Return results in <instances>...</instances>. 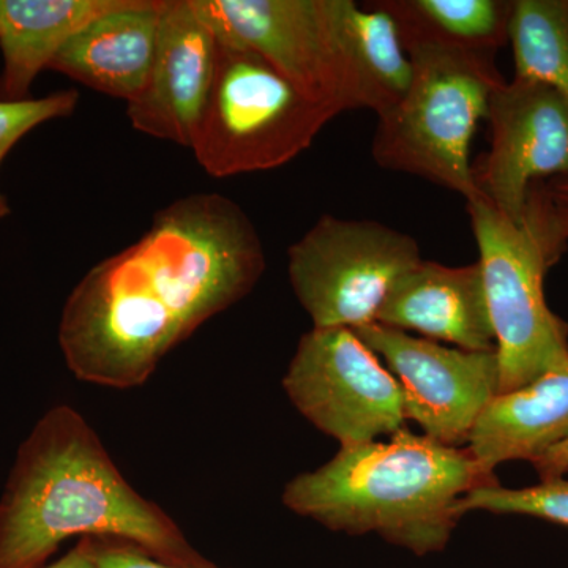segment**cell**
Returning <instances> with one entry per match:
<instances>
[{"label":"cell","instance_id":"1","mask_svg":"<svg viewBox=\"0 0 568 568\" xmlns=\"http://www.w3.org/2000/svg\"><path fill=\"white\" fill-rule=\"evenodd\" d=\"M265 265L241 205L220 193L179 197L71 291L59 323L67 366L93 386L141 387L175 346L252 293Z\"/></svg>","mask_w":568,"mask_h":568},{"label":"cell","instance_id":"2","mask_svg":"<svg viewBox=\"0 0 568 568\" xmlns=\"http://www.w3.org/2000/svg\"><path fill=\"white\" fill-rule=\"evenodd\" d=\"M73 537L118 538L170 566L219 568L125 480L85 418L61 405L18 450L0 499V568H44Z\"/></svg>","mask_w":568,"mask_h":568},{"label":"cell","instance_id":"3","mask_svg":"<svg viewBox=\"0 0 568 568\" xmlns=\"http://www.w3.org/2000/svg\"><path fill=\"white\" fill-rule=\"evenodd\" d=\"M467 448L403 428L388 443L342 447L283 491L294 514L349 536L377 534L417 556L444 551L474 489L496 485Z\"/></svg>","mask_w":568,"mask_h":568},{"label":"cell","instance_id":"4","mask_svg":"<svg viewBox=\"0 0 568 568\" xmlns=\"http://www.w3.org/2000/svg\"><path fill=\"white\" fill-rule=\"evenodd\" d=\"M413 81L402 102L377 118L373 159L384 170L417 175L462 194L480 193L470 164L478 122L503 82L495 55L447 48L407 50Z\"/></svg>","mask_w":568,"mask_h":568},{"label":"cell","instance_id":"5","mask_svg":"<svg viewBox=\"0 0 568 568\" xmlns=\"http://www.w3.org/2000/svg\"><path fill=\"white\" fill-rule=\"evenodd\" d=\"M334 118L260 52L219 37L215 78L190 149L212 178L271 171L306 151Z\"/></svg>","mask_w":568,"mask_h":568},{"label":"cell","instance_id":"6","mask_svg":"<svg viewBox=\"0 0 568 568\" xmlns=\"http://www.w3.org/2000/svg\"><path fill=\"white\" fill-rule=\"evenodd\" d=\"M499 358V394L568 364V325L551 312L545 276L555 257L529 223L511 222L484 194L466 201Z\"/></svg>","mask_w":568,"mask_h":568},{"label":"cell","instance_id":"7","mask_svg":"<svg viewBox=\"0 0 568 568\" xmlns=\"http://www.w3.org/2000/svg\"><path fill=\"white\" fill-rule=\"evenodd\" d=\"M422 260L409 234L327 213L287 248V275L315 327L354 331L375 323L396 280Z\"/></svg>","mask_w":568,"mask_h":568},{"label":"cell","instance_id":"8","mask_svg":"<svg viewBox=\"0 0 568 568\" xmlns=\"http://www.w3.org/2000/svg\"><path fill=\"white\" fill-rule=\"evenodd\" d=\"M216 36L260 52L335 115L364 110L339 0H194Z\"/></svg>","mask_w":568,"mask_h":568},{"label":"cell","instance_id":"9","mask_svg":"<svg viewBox=\"0 0 568 568\" xmlns=\"http://www.w3.org/2000/svg\"><path fill=\"white\" fill-rule=\"evenodd\" d=\"M283 388L298 413L342 447L406 428L398 381L353 328L313 327L302 335Z\"/></svg>","mask_w":568,"mask_h":568},{"label":"cell","instance_id":"10","mask_svg":"<svg viewBox=\"0 0 568 568\" xmlns=\"http://www.w3.org/2000/svg\"><path fill=\"white\" fill-rule=\"evenodd\" d=\"M354 332L398 381L406 420L444 446H467L478 417L499 394L496 349L447 347L377 323Z\"/></svg>","mask_w":568,"mask_h":568},{"label":"cell","instance_id":"11","mask_svg":"<svg viewBox=\"0 0 568 568\" xmlns=\"http://www.w3.org/2000/svg\"><path fill=\"white\" fill-rule=\"evenodd\" d=\"M491 144L474 175L497 211L521 224L530 189L568 175V104L537 82H503L489 99Z\"/></svg>","mask_w":568,"mask_h":568},{"label":"cell","instance_id":"12","mask_svg":"<svg viewBox=\"0 0 568 568\" xmlns=\"http://www.w3.org/2000/svg\"><path fill=\"white\" fill-rule=\"evenodd\" d=\"M216 61L219 37L194 0H164L148 81L126 103L133 129L192 148Z\"/></svg>","mask_w":568,"mask_h":568},{"label":"cell","instance_id":"13","mask_svg":"<svg viewBox=\"0 0 568 568\" xmlns=\"http://www.w3.org/2000/svg\"><path fill=\"white\" fill-rule=\"evenodd\" d=\"M375 323L465 351L496 349L480 264L422 260L396 280Z\"/></svg>","mask_w":568,"mask_h":568},{"label":"cell","instance_id":"14","mask_svg":"<svg viewBox=\"0 0 568 568\" xmlns=\"http://www.w3.org/2000/svg\"><path fill=\"white\" fill-rule=\"evenodd\" d=\"M163 2L125 0L119 9L95 18L59 51L50 70L132 102L151 71Z\"/></svg>","mask_w":568,"mask_h":568},{"label":"cell","instance_id":"15","mask_svg":"<svg viewBox=\"0 0 568 568\" xmlns=\"http://www.w3.org/2000/svg\"><path fill=\"white\" fill-rule=\"evenodd\" d=\"M568 439V364L528 386L497 394L480 414L467 450L495 474L503 463H534Z\"/></svg>","mask_w":568,"mask_h":568},{"label":"cell","instance_id":"16","mask_svg":"<svg viewBox=\"0 0 568 568\" xmlns=\"http://www.w3.org/2000/svg\"><path fill=\"white\" fill-rule=\"evenodd\" d=\"M125 0H0V100L29 99L33 81L95 18Z\"/></svg>","mask_w":568,"mask_h":568},{"label":"cell","instance_id":"17","mask_svg":"<svg viewBox=\"0 0 568 568\" xmlns=\"http://www.w3.org/2000/svg\"><path fill=\"white\" fill-rule=\"evenodd\" d=\"M398 29L406 51L447 48L495 55L507 40L511 3L500 0H375Z\"/></svg>","mask_w":568,"mask_h":568},{"label":"cell","instance_id":"18","mask_svg":"<svg viewBox=\"0 0 568 568\" xmlns=\"http://www.w3.org/2000/svg\"><path fill=\"white\" fill-rule=\"evenodd\" d=\"M339 20L364 110L376 118L402 102L413 81V61L386 11L339 0Z\"/></svg>","mask_w":568,"mask_h":568},{"label":"cell","instance_id":"19","mask_svg":"<svg viewBox=\"0 0 568 568\" xmlns=\"http://www.w3.org/2000/svg\"><path fill=\"white\" fill-rule=\"evenodd\" d=\"M507 40L515 80L547 85L568 104V0L511 2Z\"/></svg>","mask_w":568,"mask_h":568},{"label":"cell","instance_id":"20","mask_svg":"<svg viewBox=\"0 0 568 568\" xmlns=\"http://www.w3.org/2000/svg\"><path fill=\"white\" fill-rule=\"evenodd\" d=\"M526 515L568 526V480L560 477L536 487L504 488L499 484L474 489L458 504L459 515L469 511Z\"/></svg>","mask_w":568,"mask_h":568},{"label":"cell","instance_id":"21","mask_svg":"<svg viewBox=\"0 0 568 568\" xmlns=\"http://www.w3.org/2000/svg\"><path fill=\"white\" fill-rule=\"evenodd\" d=\"M78 102H80V93L74 89L50 93L41 99L21 100V102L0 100V163L21 138L41 123L69 118L77 110ZM9 215V201L0 193V220Z\"/></svg>","mask_w":568,"mask_h":568},{"label":"cell","instance_id":"22","mask_svg":"<svg viewBox=\"0 0 568 568\" xmlns=\"http://www.w3.org/2000/svg\"><path fill=\"white\" fill-rule=\"evenodd\" d=\"M548 252L560 260L568 245V175L530 189L525 219Z\"/></svg>","mask_w":568,"mask_h":568},{"label":"cell","instance_id":"23","mask_svg":"<svg viewBox=\"0 0 568 568\" xmlns=\"http://www.w3.org/2000/svg\"><path fill=\"white\" fill-rule=\"evenodd\" d=\"M80 544L95 568H182L160 562L144 549L118 538L85 537Z\"/></svg>","mask_w":568,"mask_h":568},{"label":"cell","instance_id":"24","mask_svg":"<svg viewBox=\"0 0 568 568\" xmlns=\"http://www.w3.org/2000/svg\"><path fill=\"white\" fill-rule=\"evenodd\" d=\"M541 481L555 480L568 473V439L560 446L551 448L544 457L532 463Z\"/></svg>","mask_w":568,"mask_h":568},{"label":"cell","instance_id":"25","mask_svg":"<svg viewBox=\"0 0 568 568\" xmlns=\"http://www.w3.org/2000/svg\"><path fill=\"white\" fill-rule=\"evenodd\" d=\"M44 568H95V566H93L92 560L89 559L84 548H82L80 541H78L77 547L71 549L70 552H67L62 559Z\"/></svg>","mask_w":568,"mask_h":568}]
</instances>
